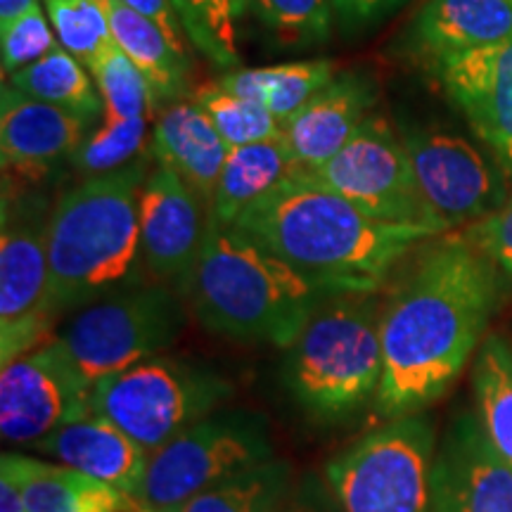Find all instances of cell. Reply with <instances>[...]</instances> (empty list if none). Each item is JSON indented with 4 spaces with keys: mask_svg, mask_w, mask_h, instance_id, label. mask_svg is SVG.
<instances>
[{
    "mask_svg": "<svg viewBox=\"0 0 512 512\" xmlns=\"http://www.w3.org/2000/svg\"><path fill=\"white\" fill-rule=\"evenodd\" d=\"M501 302L498 266L467 235H437L382 306L384 373L375 413H422L484 342Z\"/></svg>",
    "mask_w": 512,
    "mask_h": 512,
    "instance_id": "cell-1",
    "label": "cell"
},
{
    "mask_svg": "<svg viewBox=\"0 0 512 512\" xmlns=\"http://www.w3.org/2000/svg\"><path fill=\"white\" fill-rule=\"evenodd\" d=\"M235 226L330 294L380 292L403 256L441 235L377 221L306 171L247 207Z\"/></svg>",
    "mask_w": 512,
    "mask_h": 512,
    "instance_id": "cell-2",
    "label": "cell"
},
{
    "mask_svg": "<svg viewBox=\"0 0 512 512\" xmlns=\"http://www.w3.org/2000/svg\"><path fill=\"white\" fill-rule=\"evenodd\" d=\"M147 159L83 178L50 209L46 249L50 299L57 316L119 290L136 287L143 273L140 192Z\"/></svg>",
    "mask_w": 512,
    "mask_h": 512,
    "instance_id": "cell-3",
    "label": "cell"
},
{
    "mask_svg": "<svg viewBox=\"0 0 512 512\" xmlns=\"http://www.w3.org/2000/svg\"><path fill=\"white\" fill-rule=\"evenodd\" d=\"M183 294L214 335L278 349L290 347L318 304L330 297L235 223L214 219Z\"/></svg>",
    "mask_w": 512,
    "mask_h": 512,
    "instance_id": "cell-4",
    "label": "cell"
},
{
    "mask_svg": "<svg viewBox=\"0 0 512 512\" xmlns=\"http://www.w3.org/2000/svg\"><path fill=\"white\" fill-rule=\"evenodd\" d=\"M380 294H330L285 349L287 392L311 420L347 422L375 403L382 356Z\"/></svg>",
    "mask_w": 512,
    "mask_h": 512,
    "instance_id": "cell-5",
    "label": "cell"
},
{
    "mask_svg": "<svg viewBox=\"0 0 512 512\" xmlns=\"http://www.w3.org/2000/svg\"><path fill=\"white\" fill-rule=\"evenodd\" d=\"M233 392V384L211 368L162 354L95 384L91 411L112 420L152 456L219 411Z\"/></svg>",
    "mask_w": 512,
    "mask_h": 512,
    "instance_id": "cell-6",
    "label": "cell"
},
{
    "mask_svg": "<svg viewBox=\"0 0 512 512\" xmlns=\"http://www.w3.org/2000/svg\"><path fill=\"white\" fill-rule=\"evenodd\" d=\"M434 453L432 420L403 415L339 451L323 479L342 512H432Z\"/></svg>",
    "mask_w": 512,
    "mask_h": 512,
    "instance_id": "cell-7",
    "label": "cell"
},
{
    "mask_svg": "<svg viewBox=\"0 0 512 512\" xmlns=\"http://www.w3.org/2000/svg\"><path fill=\"white\" fill-rule=\"evenodd\" d=\"M185 328V309L169 285H136L74 311L55 332L83 382L95 384L162 356Z\"/></svg>",
    "mask_w": 512,
    "mask_h": 512,
    "instance_id": "cell-8",
    "label": "cell"
},
{
    "mask_svg": "<svg viewBox=\"0 0 512 512\" xmlns=\"http://www.w3.org/2000/svg\"><path fill=\"white\" fill-rule=\"evenodd\" d=\"M266 420L242 408H219L150 456L136 501L176 512L216 484L273 460Z\"/></svg>",
    "mask_w": 512,
    "mask_h": 512,
    "instance_id": "cell-9",
    "label": "cell"
},
{
    "mask_svg": "<svg viewBox=\"0 0 512 512\" xmlns=\"http://www.w3.org/2000/svg\"><path fill=\"white\" fill-rule=\"evenodd\" d=\"M313 176L377 221L446 233L422 200L401 136L380 114H370L356 136Z\"/></svg>",
    "mask_w": 512,
    "mask_h": 512,
    "instance_id": "cell-10",
    "label": "cell"
},
{
    "mask_svg": "<svg viewBox=\"0 0 512 512\" xmlns=\"http://www.w3.org/2000/svg\"><path fill=\"white\" fill-rule=\"evenodd\" d=\"M422 200L446 230L482 221L505 207V171L453 133L401 128Z\"/></svg>",
    "mask_w": 512,
    "mask_h": 512,
    "instance_id": "cell-11",
    "label": "cell"
},
{
    "mask_svg": "<svg viewBox=\"0 0 512 512\" xmlns=\"http://www.w3.org/2000/svg\"><path fill=\"white\" fill-rule=\"evenodd\" d=\"M46 221L3 211L0 235V358L3 366L55 335Z\"/></svg>",
    "mask_w": 512,
    "mask_h": 512,
    "instance_id": "cell-12",
    "label": "cell"
},
{
    "mask_svg": "<svg viewBox=\"0 0 512 512\" xmlns=\"http://www.w3.org/2000/svg\"><path fill=\"white\" fill-rule=\"evenodd\" d=\"M91 384L83 382L55 337L15 358L0 373V434L34 446L62 425L91 413Z\"/></svg>",
    "mask_w": 512,
    "mask_h": 512,
    "instance_id": "cell-13",
    "label": "cell"
},
{
    "mask_svg": "<svg viewBox=\"0 0 512 512\" xmlns=\"http://www.w3.org/2000/svg\"><path fill=\"white\" fill-rule=\"evenodd\" d=\"M209 228V209L174 171L157 166L140 192V252L145 271L185 292Z\"/></svg>",
    "mask_w": 512,
    "mask_h": 512,
    "instance_id": "cell-14",
    "label": "cell"
},
{
    "mask_svg": "<svg viewBox=\"0 0 512 512\" xmlns=\"http://www.w3.org/2000/svg\"><path fill=\"white\" fill-rule=\"evenodd\" d=\"M432 512H512V465L477 413H460L434 453Z\"/></svg>",
    "mask_w": 512,
    "mask_h": 512,
    "instance_id": "cell-15",
    "label": "cell"
},
{
    "mask_svg": "<svg viewBox=\"0 0 512 512\" xmlns=\"http://www.w3.org/2000/svg\"><path fill=\"white\" fill-rule=\"evenodd\" d=\"M434 74L477 138L512 176V36L441 62Z\"/></svg>",
    "mask_w": 512,
    "mask_h": 512,
    "instance_id": "cell-16",
    "label": "cell"
},
{
    "mask_svg": "<svg viewBox=\"0 0 512 512\" xmlns=\"http://www.w3.org/2000/svg\"><path fill=\"white\" fill-rule=\"evenodd\" d=\"M91 121L50 105L15 86L0 95V157L5 174L43 178L62 159L74 157Z\"/></svg>",
    "mask_w": 512,
    "mask_h": 512,
    "instance_id": "cell-17",
    "label": "cell"
},
{
    "mask_svg": "<svg viewBox=\"0 0 512 512\" xmlns=\"http://www.w3.org/2000/svg\"><path fill=\"white\" fill-rule=\"evenodd\" d=\"M375 102L377 83L368 72L349 69L335 74L323 91L283 124V136L299 169L316 174L320 166L328 164L366 124Z\"/></svg>",
    "mask_w": 512,
    "mask_h": 512,
    "instance_id": "cell-18",
    "label": "cell"
},
{
    "mask_svg": "<svg viewBox=\"0 0 512 512\" xmlns=\"http://www.w3.org/2000/svg\"><path fill=\"white\" fill-rule=\"evenodd\" d=\"M31 451L74 467L133 498L138 496L150 465V453L143 446L112 420L93 411L62 425L50 437L31 446Z\"/></svg>",
    "mask_w": 512,
    "mask_h": 512,
    "instance_id": "cell-19",
    "label": "cell"
},
{
    "mask_svg": "<svg viewBox=\"0 0 512 512\" xmlns=\"http://www.w3.org/2000/svg\"><path fill=\"white\" fill-rule=\"evenodd\" d=\"M510 36V0H427L406 41L413 57L437 69L441 62L508 41Z\"/></svg>",
    "mask_w": 512,
    "mask_h": 512,
    "instance_id": "cell-20",
    "label": "cell"
},
{
    "mask_svg": "<svg viewBox=\"0 0 512 512\" xmlns=\"http://www.w3.org/2000/svg\"><path fill=\"white\" fill-rule=\"evenodd\" d=\"M150 150L159 166L174 171L211 207L230 147L195 100H178L157 114Z\"/></svg>",
    "mask_w": 512,
    "mask_h": 512,
    "instance_id": "cell-21",
    "label": "cell"
},
{
    "mask_svg": "<svg viewBox=\"0 0 512 512\" xmlns=\"http://www.w3.org/2000/svg\"><path fill=\"white\" fill-rule=\"evenodd\" d=\"M0 472L15 479L31 512H133L138 501L55 460L3 453Z\"/></svg>",
    "mask_w": 512,
    "mask_h": 512,
    "instance_id": "cell-22",
    "label": "cell"
},
{
    "mask_svg": "<svg viewBox=\"0 0 512 512\" xmlns=\"http://www.w3.org/2000/svg\"><path fill=\"white\" fill-rule=\"evenodd\" d=\"M114 43L145 76L155 98V114L188 95V57L178 55L150 19L126 8L121 0H100Z\"/></svg>",
    "mask_w": 512,
    "mask_h": 512,
    "instance_id": "cell-23",
    "label": "cell"
},
{
    "mask_svg": "<svg viewBox=\"0 0 512 512\" xmlns=\"http://www.w3.org/2000/svg\"><path fill=\"white\" fill-rule=\"evenodd\" d=\"M299 171L285 136L233 147L216 183L209 219L235 223L242 211Z\"/></svg>",
    "mask_w": 512,
    "mask_h": 512,
    "instance_id": "cell-24",
    "label": "cell"
},
{
    "mask_svg": "<svg viewBox=\"0 0 512 512\" xmlns=\"http://www.w3.org/2000/svg\"><path fill=\"white\" fill-rule=\"evenodd\" d=\"M332 79H335V64L330 60H302L271 64V67L233 69L223 74L219 83L230 93L264 105L275 119L285 124Z\"/></svg>",
    "mask_w": 512,
    "mask_h": 512,
    "instance_id": "cell-25",
    "label": "cell"
},
{
    "mask_svg": "<svg viewBox=\"0 0 512 512\" xmlns=\"http://www.w3.org/2000/svg\"><path fill=\"white\" fill-rule=\"evenodd\" d=\"M477 418L496 451L512 465V344L503 335H486L479 344L475 370Z\"/></svg>",
    "mask_w": 512,
    "mask_h": 512,
    "instance_id": "cell-26",
    "label": "cell"
},
{
    "mask_svg": "<svg viewBox=\"0 0 512 512\" xmlns=\"http://www.w3.org/2000/svg\"><path fill=\"white\" fill-rule=\"evenodd\" d=\"M10 86L86 121L98 119L105 107L98 86L91 81V74H86V64L62 46L43 60L24 67L22 72L12 74Z\"/></svg>",
    "mask_w": 512,
    "mask_h": 512,
    "instance_id": "cell-27",
    "label": "cell"
},
{
    "mask_svg": "<svg viewBox=\"0 0 512 512\" xmlns=\"http://www.w3.org/2000/svg\"><path fill=\"white\" fill-rule=\"evenodd\" d=\"M294 484L292 465L273 458L216 484L176 512H275Z\"/></svg>",
    "mask_w": 512,
    "mask_h": 512,
    "instance_id": "cell-28",
    "label": "cell"
},
{
    "mask_svg": "<svg viewBox=\"0 0 512 512\" xmlns=\"http://www.w3.org/2000/svg\"><path fill=\"white\" fill-rule=\"evenodd\" d=\"M192 48L219 69L240 62L238 38L249 0H171Z\"/></svg>",
    "mask_w": 512,
    "mask_h": 512,
    "instance_id": "cell-29",
    "label": "cell"
},
{
    "mask_svg": "<svg viewBox=\"0 0 512 512\" xmlns=\"http://www.w3.org/2000/svg\"><path fill=\"white\" fill-rule=\"evenodd\" d=\"M192 100L207 112L211 124L216 126L230 150L283 136V121L275 119L259 102L230 93L219 81L197 88Z\"/></svg>",
    "mask_w": 512,
    "mask_h": 512,
    "instance_id": "cell-30",
    "label": "cell"
},
{
    "mask_svg": "<svg viewBox=\"0 0 512 512\" xmlns=\"http://www.w3.org/2000/svg\"><path fill=\"white\" fill-rule=\"evenodd\" d=\"M88 69L105 102V119H136L155 114L150 83L117 43L112 41Z\"/></svg>",
    "mask_w": 512,
    "mask_h": 512,
    "instance_id": "cell-31",
    "label": "cell"
},
{
    "mask_svg": "<svg viewBox=\"0 0 512 512\" xmlns=\"http://www.w3.org/2000/svg\"><path fill=\"white\" fill-rule=\"evenodd\" d=\"M147 136V117L105 119L98 131L83 140L74 152L72 162L76 174L93 178L112 174L136 162Z\"/></svg>",
    "mask_w": 512,
    "mask_h": 512,
    "instance_id": "cell-32",
    "label": "cell"
},
{
    "mask_svg": "<svg viewBox=\"0 0 512 512\" xmlns=\"http://www.w3.org/2000/svg\"><path fill=\"white\" fill-rule=\"evenodd\" d=\"M254 15L283 46L306 48L330 34L332 0H249Z\"/></svg>",
    "mask_w": 512,
    "mask_h": 512,
    "instance_id": "cell-33",
    "label": "cell"
},
{
    "mask_svg": "<svg viewBox=\"0 0 512 512\" xmlns=\"http://www.w3.org/2000/svg\"><path fill=\"white\" fill-rule=\"evenodd\" d=\"M57 41L86 67L98 60L112 38L110 22L100 0H43Z\"/></svg>",
    "mask_w": 512,
    "mask_h": 512,
    "instance_id": "cell-34",
    "label": "cell"
},
{
    "mask_svg": "<svg viewBox=\"0 0 512 512\" xmlns=\"http://www.w3.org/2000/svg\"><path fill=\"white\" fill-rule=\"evenodd\" d=\"M0 46H3V72L12 76L24 67L34 64L53 53L60 46L55 29L50 27L41 5L17 19L10 29L0 31Z\"/></svg>",
    "mask_w": 512,
    "mask_h": 512,
    "instance_id": "cell-35",
    "label": "cell"
},
{
    "mask_svg": "<svg viewBox=\"0 0 512 512\" xmlns=\"http://www.w3.org/2000/svg\"><path fill=\"white\" fill-rule=\"evenodd\" d=\"M467 238L512 280V200L496 214L477 221Z\"/></svg>",
    "mask_w": 512,
    "mask_h": 512,
    "instance_id": "cell-36",
    "label": "cell"
},
{
    "mask_svg": "<svg viewBox=\"0 0 512 512\" xmlns=\"http://www.w3.org/2000/svg\"><path fill=\"white\" fill-rule=\"evenodd\" d=\"M121 3L133 12H138L140 17L150 19V22L166 36L171 48H174L178 55L188 57V34H185L181 17H178L171 0H121Z\"/></svg>",
    "mask_w": 512,
    "mask_h": 512,
    "instance_id": "cell-37",
    "label": "cell"
},
{
    "mask_svg": "<svg viewBox=\"0 0 512 512\" xmlns=\"http://www.w3.org/2000/svg\"><path fill=\"white\" fill-rule=\"evenodd\" d=\"M275 512H342L323 477H304Z\"/></svg>",
    "mask_w": 512,
    "mask_h": 512,
    "instance_id": "cell-38",
    "label": "cell"
},
{
    "mask_svg": "<svg viewBox=\"0 0 512 512\" xmlns=\"http://www.w3.org/2000/svg\"><path fill=\"white\" fill-rule=\"evenodd\" d=\"M403 3L406 0H332L337 17L347 27H368Z\"/></svg>",
    "mask_w": 512,
    "mask_h": 512,
    "instance_id": "cell-39",
    "label": "cell"
},
{
    "mask_svg": "<svg viewBox=\"0 0 512 512\" xmlns=\"http://www.w3.org/2000/svg\"><path fill=\"white\" fill-rule=\"evenodd\" d=\"M0 512H31L15 479L0 472Z\"/></svg>",
    "mask_w": 512,
    "mask_h": 512,
    "instance_id": "cell-40",
    "label": "cell"
},
{
    "mask_svg": "<svg viewBox=\"0 0 512 512\" xmlns=\"http://www.w3.org/2000/svg\"><path fill=\"white\" fill-rule=\"evenodd\" d=\"M38 5V0H0V31L10 29Z\"/></svg>",
    "mask_w": 512,
    "mask_h": 512,
    "instance_id": "cell-41",
    "label": "cell"
},
{
    "mask_svg": "<svg viewBox=\"0 0 512 512\" xmlns=\"http://www.w3.org/2000/svg\"><path fill=\"white\" fill-rule=\"evenodd\" d=\"M133 512H155V510H147V508H145V505H140V503H138V508H136V510H133Z\"/></svg>",
    "mask_w": 512,
    "mask_h": 512,
    "instance_id": "cell-42",
    "label": "cell"
},
{
    "mask_svg": "<svg viewBox=\"0 0 512 512\" xmlns=\"http://www.w3.org/2000/svg\"><path fill=\"white\" fill-rule=\"evenodd\" d=\"M510 3H512V0H510Z\"/></svg>",
    "mask_w": 512,
    "mask_h": 512,
    "instance_id": "cell-43",
    "label": "cell"
}]
</instances>
